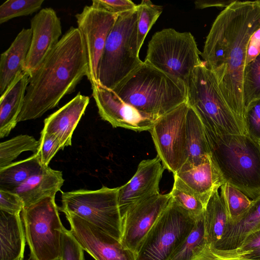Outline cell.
I'll list each match as a JSON object with an SVG mask.
<instances>
[{
    "label": "cell",
    "instance_id": "obj_6",
    "mask_svg": "<svg viewBox=\"0 0 260 260\" xmlns=\"http://www.w3.org/2000/svg\"><path fill=\"white\" fill-rule=\"evenodd\" d=\"M138 11L118 15L98 68V83L114 89L143 61L137 47Z\"/></svg>",
    "mask_w": 260,
    "mask_h": 260
},
{
    "label": "cell",
    "instance_id": "obj_25",
    "mask_svg": "<svg viewBox=\"0 0 260 260\" xmlns=\"http://www.w3.org/2000/svg\"><path fill=\"white\" fill-rule=\"evenodd\" d=\"M218 190L212 194L204 212L206 243L215 247L222 239L230 224L224 204Z\"/></svg>",
    "mask_w": 260,
    "mask_h": 260
},
{
    "label": "cell",
    "instance_id": "obj_21",
    "mask_svg": "<svg viewBox=\"0 0 260 260\" xmlns=\"http://www.w3.org/2000/svg\"><path fill=\"white\" fill-rule=\"evenodd\" d=\"M64 181L61 171L44 167L12 191L20 196L26 207L45 198L55 197Z\"/></svg>",
    "mask_w": 260,
    "mask_h": 260
},
{
    "label": "cell",
    "instance_id": "obj_20",
    "mask_svg": "<svg viewBox=\"0 0 260 260\" xmlns=\"http://www.w3.org/2000/svg\"><path fill=\"white\" fill-rule=\"evenodd\" d=\"M32 31L22 28L10 46L1 55L0 94L2 95L13 80L25 71V64L30 48Z\"/></svg>",
    "mask_w": 260,
    "mask_h": 260
},
{
    "label": "cell",
    "instance_id": "obj_39",
    "mask_svg": "<svg viewBox=\"0 0 260 260\" xmlns=\"http://www.w3.org/2000/svg\"><path fill=\"white\" fill-rule=\"evenodd\" d=\"M91 5L117 15L137 9V5L129 0H93Z\"/></svg>",
    "mask_w": 260,
    "mask_h": 260
},
{
    "label": "cell",
    "instance_id": "obj_42",
    "mask_svg": "<svg viewBox=\"0 0 260 260\" xmlns=\"http://www.w3.org/2000/svg\"><path fill=\"white\" fill-rule=\"evenodd\" d=\"M260 53V28L251 36L247 47L245 66Z\"/></svg>",
    "mask_w": 260,
    "mask_h": 260
},
{
    "label": "cell",
    "instance_id": "obj_29",
    "mask_svg": "<svg viewBox=\"0 0 260 260\" xmlns=\"http://www.w3.org/2000/svg\"><path fill=\"white\" fill-rule=\"evenodd\" d=\"M206 244L203 214L196 219L192 231L169 260H192Z\"/></svg>",
    "mask_w": 260,
    "mask_h": 260
},
{
    "label": "cell",
    "instance_id": "obj_18",
    "mask_svg": "<svg viewBox=\"0 0 260 260\" xmlns=\"http://www.w3.org/2000/svg\"><path fill=\"white\" fill-rule=\"evenodd\" d=\"M89 103V98L79 92L70 101L44 120L42 132L55 135L63 148L71 146L74 130Z\"/></svg>",
    "mask_w": 260,
    "mask_h": 260
},
{
    "label": "cell",
    "instance_id": "obj_19",
    "mask_svg": "<svg viewBox=\"0 0 260 260\" xmlns=\"http://www.w3.org/2000/svg\"><path fill=\"white\" fill-rule=\"evenodd\" d=\"M174 178L194 194L206 206L213 193L224 183L210 158L200 165L182 167Z\"/></svg>",
    "mask_w": 260,
    "mask_h": 260
},
{
    "label": "cell",
    "instance_id": "obj_43",
    "mask_svg": "<svg viewBox=\"0 0 260 260\" xmlns=\"http://www.w3.org/2000/svg\"><path fill=\"white\" fill-rule=\"evenodd\" d=\"M237 0H200L194 2L197 9H203L209 7L226 8Z\"/></svg>",
    "mask_w": 260,
    "mask_h": 260
},
{
    "label": "cell",
    "instance_id": "obj_15",
    "mask_svg": "<svg viewBox=\"0 0 260 260\" xmlns=\"http://www.w3.org/2000/svg\"><path fill=\"white\" fill-rule=\"evenodd\" d=\"M91 88L99 115L113 127L136 132L151 130L156 120L123 102L112 90L99 84L91 85Z\"/></svg>",
    "mask_w": 260,
    "mask_h": 260
},
{
    "label": "cell",
    "instance_id": "obj_36",
    "mask_svg": "<svg viewBox=\"0 0 260 260\" xmlns=\"http://www.w3.org/2000/svg\"><path fill=\"white\" fill-rule=\"evenodd\" d=\"M37 152L40 161L43 167H48L56 153L64 148L59 139L54 135L41 132L39 140Z\"/></svg>",
    "mask_w": 260,
    "mask_h": 260
},
{
    "label": "cell",
    "instance_id": "obj_22",
    "mask_svg": "<svg viewBox=\"0 0 260 260\" xmlns=\"http://www.w3.org/2000/svg\"><path fill=\"white\" fill-rule=\"evenodd\" d=\"M30 80L26 71L13 80L0 98V138L7 137L15 127L22 109Z\"/></svg>",
    "mask_w": 260,
    "mask_h": 260
},
{
    "label": "cell",
    "instance_id": "obj_45",
    "mask_svg": "<svg viewBox=\"0 0 260 260\" xmlns=\"http://www.w3.org/2000/svg\"><path fill=\"white\" fill-rule=\"evenodd\" d=\"M56 260H60V259H59V258L58 259H56Z\"/></svg>",
    "mask_w": 260,
    "mask_h": 260
},
{
    "label": "cell",
    "instance_id": "obj_31",
    "mask_svg": "<svg viewBox=\"0 0 260 260\" xmlns=\"http://www.w3.org/2000/svg\"><path fill=\"white\" fill-rule=\"evenodd\" d=\"M163 7L150 0H143L137 5V47L140 52L146 36L161 14Z\"/></svg>",
    "mask_w": 260,
    "mask_h": 260
},
{
    "label": "cell",
    "instance_id": "obj_2",
    "mask_svg": "<svg viewBox=\"0 0 260 260\" xmlns=\"http://www.w3.org/2000/svg\"><path fill=\"white\" fill-rule=\"evenodd\" d=\"M88 62L81 35L71 27L39 68L30 75L17 122L35 119L58 105L87 76Z\"/></svg>",
    "mask_w": 260,
    "mask_h": 260
},
{
    "label": "cell",
    "instance_id": "obj_5",
    "mask_svg": "<svg viewBox=\"0 0 260 260\" xmlns=\"http://www.w3.org/2000/svg\"><path fill=\"white\" fill-rule=\"evenodd\" d=\"M185 85L186 103L206 128L218 134H246L244 124L224 100L215 75L203 61L193 69Z\"/></svg>",
    "mask_w": 260,
    "mask_h": 260
},
{
    "label": "cell",
    "instance_id": "obj_13",
    "mask_svg": "<svg viewBox=\"0 0 260 260\" xmlns=\"http://www.w3.org/2000/svg\"><path fill=\"white\" fill-rule=\"evenodd\" d=\"M64 214L72 235L95 260H137L136 253L120 240L75 215Z\"/></svg>",
    "mask_w": 260,
    "mask_h": 260
},
{
    "label": "cell",
    "instance_id": "obj_26",
    "mask_svg": "<svg viewBox=\"0 0 260 260\" xmlns=\"http://www.w3.org/2000/svg\"><path fill=\"white\" fill-rule=\"evenodd\" d=\"M37 154L0 169V189L13 191L43 168Z\"/></svg>",
    "mask_w": 260,
    "mask_h": 260
},
{
    "label": "cell",
    "instance_id": "obj_33",
    "mask_svg": "<svg viewBox=\"0 0 260 260\" xmlns=\"http://www.w3.org/2000/svg\"><path fill=\"white\" fill-rule=\"evenodd\" d=\"M243 95L245 109L251 102L260 99V53L245 67Z\"/></svg>",
    "mask_w": 260,
    "mask_h": 260
},
{
    "label": "cell",
    "instance_id": "obj_32",
    "mask_svg": "<svg viewBox=\"0 0 260 260\" xmlns=\"http://www.w3.org/2000/svg\"><path fill=\"white\" fill-rule=\"evenodd\" d=\"M174 179L173 186L170 192L172 199L187 211L194 218L197 219L202 216L205 206L178 180L175 178Z\"/></svg>",
    "mask_w": 260,
    "mask_h": 260
},
{
    "label": "cell",
    "instance_id": "obj_8",
    "mask_svg": "<svg viewBox=\"0 0 260 260\" xmlns=\"http://www.w3.org/2000/svg\"><path fill=\"white\" fill-rule=\"evenodd\" d=\"M118 188L103 186L95 190L62 192L59 210L75 215L120 240L122 221L118 202Z\"/></svg>",
    "mask_w": 260,
    "mask_h": 260
},
{
    "label": "cell",
    "instance_id": "obj_35",
    "mask_svg": "<svg viewBox=\"0 0 260 260\" xmlns=\"http://www.w3.org/2000/svg\"><path fill=\"white\" fill-rule=\"evenodd\" d=\"M252 250L241 247L222 249L206 244L203 250L192 260H258L251 258Z\"/></svg>",
    "mask_w": 260,
    "mask_h": 260
},
{
    "label": "cell",
    "instance_id": "obj_40",
    "mask_svg": "<svg viewBox=\"0 0 260 260\" xmlns=\"http://www.w3.org/2000/svg\"><path fill=\"white\" fill-rule=\"evenodd\" d=\"M24 208V203L19 195L13 191L0 189V210L19 214Z\"/></svg>",
    "mask_w": 260,
    "mask_h": 260
},
{
    "label": "cell",
    "instance_id": "obj_27",
    "mask_svg": "<svg viewBox=\"0 0 260 260\" xmlns=\"http://www.w3.org/2000/svg\"><path fill=\"white\" fill-rule=\"evenodd\" d=\"M260 226V196L253 200V204L244 217L237 223L229 225L222 239L216 248L238 247L250 232Z\"/></svg>",
    "mask_w": 260,
    "mask_h": 260
},
{
    "label": "cell",
    "instance_id": "obj_9",
    "mask_svg": "<svg viewBox=\"0 0 260 260\" xmlns=\"http://www.w3.org/2000/svg\"><path fill=\"white\" fill-rule=\"evenodd\" d=\"M54 197H48L21 212L26 242L32 260H56L59 258L64 227Z\"/></svg>",
    "mask_w": 260,
    "mask_h": 260
},
{
    "label": "cell",
    "instance_id": "obj_28",
    "mask_svg": "<svg viewBox=\"0 0 260 260\" xmlns=\"http://www.w3.org/2000/svg\"><path fill=\"white\" fill-rule=\"evenodd\" d=\"M220 188V196L227 212L229 225L235 224L246 214L253 204V200H250L242 191L227 183Z\"/></svg>",
    "mask_w": 260,
    "mask_h": 260
},
{
    "label": "cell",
    "instance_id": "obj_4",
    "mask_svg": "<svg viewBox=\"0 0 260 260\" xmlns=\"http://www.w3.org/2000/svg\"><path fill=\"white\" fill-rule=\"evenodd\" d=\"M112 90L154 120L186 102L183 81L144 61Z\"/></svg>",
    "mask_w": 260,
    "mask_h": 260
},
{
    "label": "cell",
    "instance_id": "obj_1",
    "mask_svg": "<svg viewBox=\"0 0 260 260\" xmlns=\"http://www.w3.org/2000/svg\"><path fill=\"white\" fill-rule=\"evenodd\" d=\"M259 28V0H237L217 16L201 53L206 67L215 75L226 103L244 125L243 84L247 49L251 36Z\"/></svg>",
    "mask_w": 260,
    "mask_h": 260
},
{
    "label": "cell",
    "instance_id": "obj_7",
    "mask_svg": "<svg viewBox=\"0 0 260 260\" xmlns=\"http://www.w3.org/2000/svg\"><path fill=\"white\" fill-rule=\"evenodd\" d=\"M201 53L190 32L165 28L153 35L144 62L185 84L193 69L203 62Z\"/></svg>",
    "mask_w": 260,
    "mask_h": 260
},
{
    "label": "cell",
    "instance_id": "obj_34",
    "mask_svg": "<svg viewBox=\"0 0 260 260\" xmlns=\"http://www.w3.org/2000/svg\"><path fill=\"white\" fill-rule=\"evenodd\" d=\"M44 0H8L0 6V24L30 15L41 8Z\"/></svg>",
    "mask_w": 260,
    "mask_h": 260
},
{
    "label": "cell",
    "instance_id": "obj_46",
    "mask_svg": "<svg viewBox=\"0 0 260 260\" xmlns=\"http://www.w3.org/2000/svg\"><path fill=\"white\" fill-rule=\"evenodd\" d=\"M259 2H260V0H259Z\"/></svg>",
    "mask_w": 260,
    "mask_h": 260
},
{
    "label": "cell",
    "instance_id": "obj_3",
    "mask_svg": "<svg viewBox=\"0 0 260 260\" xmlns=\"http://www.w3.org/2000/svg\"><path fill=\"white\" fill-rule=\"evenodd\" d=\"M204 128L211 159L224 183L252 200L259 197L260 143L247 134H218Z\"/></svg>",
    "mask_w": 260,
    "mask_h": 260
},
{
    "label": "cell",
    "instance_id": "obj_37",
    "mask_svg": "<svg viewBox=\"0 0 260 260\" xmlns=\"http://www.w3.org/2000/svg\"><path fill=\"white\" fill-rule=\"evenodd\" d=\"M244 123L246 134L260 143V99L252 101L245 108Z\"/></svg>",
    "mask_w": 260,
    "mask_h": 260
},
{
    "label": "cell",
    "instance_id": "obj_38",
    "mask_svg": "<svg viewBox=\"0 0 260 260\" xmlns=\"http://www.w3.org/2000/svg\"><path fill=\"white\" fill-rule=\"evenodd\" d=\"M83 251L70 230L64 228L61 238L60 260H84Z\"/></svg>",
    "mask_w": 260,
    "mask_h": 260
},
{
    "label": "cell",
    "instance_id": "obj_11",
    "mask_svg": "<svg viewBox=\"0 0 260 260\" xmlns=\"http://www.w3.org/2000/svg\"><path fill=\"white\" fill-rule=\"evenodd\" d=\"M186 102L157 118L149 131L157 155L165 169L173 174L187 160Z\"/></svg>",
    "mask_w": 260,
    "mask_h": 260
},
{
    "label": "cell",
    "instance_id": "obj_30",
    "mask_svg": "<svg viewBox=\"0 0 260 260\" xmlns=\"http://www.w3.org/2000/svg\"><path fill=\"white\" fill-rule=\"evenodd\" d=\"M39 141L32 136L20 135L0 143V169L13 162L22 152L30 151L36 154Z\"/></svg>",
    "mask_w": 260,
    "mask_h": 260
},
{
    "label": "cell",
    "instance_id": "obj_24",
    "mask_svg": "<svg viewBox=\"0 0 260 260\" xmlns=\"http://www.w3.org/2000/svg\"><path fill=\"white\" fill-rule=\"evenodd\" d=\"M186 143L187 158L182 167L197 166L210 158L204 125L189 106L186 118Z\"/></svg>",
    "mask_w": 260,
    "mask_h": 260
},
{
    "label": "cell",
    "instance_id": "obj_14",
    "mask_svg": "<svg viewBox=\"0 0 260 260\" xmlns=\"http://www.w3.org/2000/svg\"><path fill=\"white\" fill-rule=\"evenodd\" d=\"M171 200L170 192L159 193L147 198L129 208L122 219L120 241L122 244L136 253Z\"/></svg>",
    "mask_w": 260,
    "mask_h": 260
},
{
    "label": "cell",
    "instance_id": "obj_17",
    "mask_svg": "<svg viewBox=\"0 0 260 260\" xmlns=\"http://www.w3.org/2000/svg\"><path fill=\"white\" fill-rule=\"evenodd\" d=\"M159 157L142 160L132 178L119 187L118 206L121 218L138 202L159 193V185L165 168Z\"/></svg>",
    "mask_w": 260,
    "mask_h": 260
},
{
    "label": "cell",
    "instance_id": "obj_12",
    "mask_svg": "<svg viewBox=\"0 0 260 260\" xmlns=\"http://www.w3.org/2000/svg\"><path fill=\"white\" fill-rule=\"evenodd\" d=\"M117 16L92 5L86 6L82 12L75 16L87 55V77L91 85L99 84V63L107 39Z\"/></svg>",
    "mask_w": 260,
    "mask_h": 260
},
{
    "label": "cell",
    "instance_id": "obj_16",
    "mask_svg": "<svg viewBox=\"0 0 260 260\" xmlns=\"http://www.w3.org/2000/svg\"><path fill=\"white\" fill-rule=\"evenodd\" d=\"M32 38L25 71L30 75L35 71L59 41L62 34L60 18L51 8L41 9L30 20Z\"/></svg>",
    "mask_w": 260,
    "mask_h": 260
},
{
    "label": "cell",
    "instance_id": "obj_23",
    "mask_svg": "<svg viewBox=\"0 0 260 260\" xmlns=\"http://www.w3.org/2000/svg\"><path fill=\"white\" fill-rule=\"evenodd\" d=\"M26 242L20 214L0 210V260H23Z\"/></svg>",
    "mask_w": 260,
    "mask_h": 260
},
{
    "label": "cell",
    "instance_id": "obj_10",
    "mask_svg": "<svg viewBox=\"0 0 260 260\" xmlns=\"http://www.w3.org/2000/svg\"><path fill=\"white\" fill-rule=\"evenodd\" d=\"M196 219L171 198L142 241L137 260H169L192 231Z\"/></svg>",
    "mask_w": 260,
    "mask_h": 260
},
{
    "label": "cell",
    "instance_id": "obj_44",
    "mask_svg": "<svg viewBox=\"0 0 260 260\" xmlns=\"http://www.w3.org/2000/svg\"><path fill=\"white\" fill-rule=\"evenodd\" d=\"M250 257L253 259L260 260V250L255 251H252L249 254Z\"/></svg>",
    "mask_w": 260,
    "mask_h": 260
},
{
    "label": "cell",
    "instance_id": "obj_41",
    "mask_svg": "<svg viewBox=\"0 0 260 260\" xmlns=\"http://www.w3.org/2000/svg\"><path fill=\"white\" fill-rule=\"evenodd\" d=\"M239 247L244 250L252 251L260 250V226L247 234Z\"/></svg>",
    "mask_w": 260,
    "mask_h": 260
}]
</instances>
